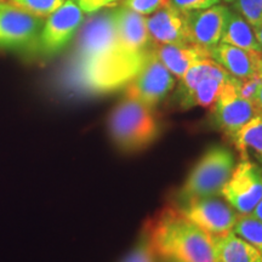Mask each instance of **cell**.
<instances>
[{
  "label": "cell",
  "instance_id": "cell-1",
  "mask_svg": "<svg viewBox=\"0 0 262 262\" xmlns=\"http://www.w3.org/2000/svg\"><path fill=\"white\" fill-rule=\"evenodd\" d=\"M150 48L137 50L118 34L116 42L106 50L84 63L66 68V89L79 95H100L125 88L142 70Z\"/></svg>",
  "mask_w": 262,
  "mask_h": 262
},
{
  "label": "cell",
  "instance_id": "cell-2",
  "mask_svg": "<svg viewBox=\"0 0 262 262\" xmlns=\"http://www.w3.org/2000/svg\"><path fill=\"white\" fill-rule=\"evenodd\" d=\"M158 256L175 262H214V235L188 220L178 206H165L145 226Z\"/></svg>",
  "mask_w": 262,
  "mask_h": 262
},
{
  "label": "cell",
  "instance_id": "cell-3",
  "mask_svg": "<svg viewBox=\"0 0 262 262\" xmlns=\"http://www.w3.org/2000/svg\"><path fill=\"white\" fill-rule=\"evenodd\" d=\"M155 108L133 98H124L108 119V131L118 149L125 153L147 148L158 139L159 122Z\"/></svg>",
  "mask_w": 262,
  "mask_h": 262
},
{
  "label": "cell",
  "instance_id": "cell-4",
  "mask_svg": "<svg viewBox=\"0 0 262 262\" xmlns=\"http://www.w3.org/2000/svg\"><path fill=\"white\" fill-rule=\"evenodd\" d=\"M235 166L234 156L228 148L214 146L196 162L179 192L178 201L221 195Z\"/></svg>",
  "mask_w": 262,
  "mask_h": 262
},
{
  "label": "cell",
  "instance_id": "cell-5",
  "mask_svg": "<svg viewBox=\"0 0 262 262\" xmlns=\"http://www.w3.org/2000/svg\"><path fill=\"white\" fill-rule=\"evenodd\" d=\"M229 75L231 74L211 58L196 62L183 75L182 79H180L181 107H211Z\"/></svg>",
  "mask_w": 262,
  "mask_h": 262
},
{
  "label": "cell",
  "instance_id": "cell-6",
  "mask_svg": "<svg viewBox=\"0 0 262 262\" xmlns=\"http://www.w3.org/2000/svg\"><path fill=\"white\" fill-rule=\"evenodd\" d=\"M45 18L24 11L9 2L0 3V48L37 55Z\"/></svg>",
  "mask_w": 262,
  "mask_h": 262
},
{
  "label": "cell",
  "instance_id": "cell-7",
  "mask_svg": "<svg viewBox=\"0 0 262 262\" xmlns=\"http://www.w3.org/2000/svg\"><path fill=\"white\" fill-rule=\"evenodd\" d=\"M239 83L241 79L229 75L211 106L212 122L228 137L233 136L242 126L260 113L254 101L239 94Z\"/></svg>",
  "mask_w": 262,
  "mask_h": 262
},
{
  "label": "cell",
  "instance_id": "cell-8",
  "mask_svg": "<svg viewBox=\"0 0 262 262\" xmlns=\"http://www.w3.org/2000/svg\"><path fill=\"white\" fill-rule=\"evenodd\" d=\"M84 12L74 3L66 0L45 19L38 42L37 55L44 58L56 56L70 44L83 24Z\"/></svg>",
  "mask_w": 262,
  "mask_h": 262
},
{
  "label": "cell",
  "instance_id": "cell-9",
  "mask_svg": "<svg viewBox=\"0 0 262 262\" xmlns=\"http://www.w3.org/2000/svg\"><path fill=\"white\" fill-rule=\"evenodd\" d=\"M221 196L239 214H250L262 201V166L251 159H243L233 172Z\"/></svg>",
  "mask_w": 262,
  "mask_h": 262
},
{
  "label": "cell",
  "instance_id": "cell-10",
  "mask_svg": "<svg viewBox=\"0 0 262 262\" xmlns=\"http://www.w3.org/2000/svg\"><path fill=\"white\" fill-rule=\"evenodd\" d=\"M175 85V77L170 73L150 48L148 57L135 78L125 86L127 98L140 101L155 108L166 97Z\"/></svg>",
  "mask_w": 262,
  "mask_h": 262
},
{
  "label": "cell",
  "instance_id": "cell-11",
  "mask_svg": "<svg viewBox=\"0 0 262 262\" xmlns=\"http://www.w3.org/2000/svg\"><path fill=\"white\" fill-rule=\"evenodd\" d=\"M219 196L187 199L176 206L198 227L212 235H221L233 229L239 212Z\"/></svg>",
  "mask_w": 262,
  "mask_h": 262
},
{
  "label": "cell",
  "instance_id": "cell-12",
  "mask_svg": "<svg viewBox=\"0 0 262 262\" xmlns=\"http://www.w3.org/2000/svg\"><path fill=\"white\" fill-rule=\"evenodd\" d=\"M146 26L153 44L191 42L189 12L182 11L170 2L162 9L148 15L146 18Z\"/></svg>",
  "mask_w": 262,
  "mask_h": 262
},
{
  "label": "cell",
  "instance_id": "cell-13",
  "mask_svg": "<svg viewBox=\"0 0 262 262\" xmlns=\"http://www.w3.org/2000/svg\"><path fill=\"white\" fill-rule=\"evenodd\" d=\"M228 15L229 8L222 4L189 12V37L192 44L209 50L221 42Z\"/></svg>",
  "mask_w": 262,
  "mask_h": 262
},
{
  "label": "cell",
  "instance_id": "cell-14",
  "mask_svg": "<svg viewBox=\"0 0 262 262\" xmlns=\"http://www.w3.org/2000/svg\"><path fill=\"white\" fill-rule=\"evenodd\" d=\"M209 56L232 77L248 79L258 74L262 52L219 42L214 48L209 49Z\"/></svg>",
  "mask_w": 262,
  "mask_h": 262
},
{
  "label": "cell",
  "instance_id": "cell-15",
  "mask_svg": "<svg viewBox=\"0 0 262 262\" xmlns=\"http://www.w3.org/2000/svg\"><path fill=\"white\" fill-rule=\"evenodd\" d=\"M153 51L159 61L178 79H182L196 62L210 58L209 50L196 44H153Z\"/></svg>",
  "mask_w": 262,
  "mask_h": 262
},
{
  "label": "cell",
  "instance_id": "cell-16",
  "mask_svg": "<svg viewBox=\"0 0 262 262\" xmlns=\"http://www.w3.org/2000/svg\"><path fill=\"white\" fill-rule=\"evenodd\" d=\"M212 257L214 262H262L261 251L233 231L214 235Z\"/></svg>",
  "mask_w": 262,
  "mask_h": 262
},
{
  "label": "cell",
  "instance_id": "cell-17",
  "mask_svg": "<svg viewBox=\"0 0 262 262\" xmlns=\"http://www.w3.org/2000/svg\"><path fill=\"white\" fill-rule=\"evenodd\" d=\"M221 42L233 45V47L237 48L247 49V50L262 52L253 27L245 21L243 16L232 8H229L228 19L227 24H226L224 34H222Z\"/></svg>",
  "mask_w": 262,
  "mask_h": 262
},
{
  "label": "cell",
  "instance_id": "cell-18",
  "mask_svg": "<svg viewBox=\"0 0 262 262\" xmlns=\"http://www.w3.org/2000/svg\"><path fill=\"white\" fill-rule=\"evenodd\" d=\"M229 139L241 153L242 160L254 156L262 164V112L242 126Z\"/></svg>",
  "mask_w": 262,
  "mask_h": 262
},
{
  "label": "cell",
  "instance_id": "cell-19",
  "mask_svg": "<svg viewBox=\"0 0 262 262\" xmlns=\"http://www.w3.org/2000/svg\"><path fill=\"white\" fill-rule=\"evenodd\" d=\"M232 231L262 253V221L253 214H239Z\"/></svg>",
  "mask_w": 262,
  "mask_h": 262
},
{
  "label": "cell",
  "instance_id": "cell-20",
  "mask_svg": "<svg viewBox=\"0 0 262 262\" xmlns=\"http://www.w3.org/2000/svg\"><path fill=\"white\" fill-rule=\"evenodd\" d=\"M6 2L28 14L47 18L52 12L56 11L66 0H6Z\"/></svg>",
  "mask_w": 262,
  "mask_h": 262
},
{
  "label": "cell",
  "instance_id": "cell-21",
  "mask_svg": "<svg viewBox=\"0 0 262 262\" xmlns=\"http://www.w3.org/2000/svg\"><path fill=\"white\" fill-rule=\"evenodd\" d=\"M231 8L243 16L254 31L262 26V0H235Z\"/></svg>",
  "mask_w": 262,
  "mask_h": 262
},
{
  "label": "cell",
  "instance_id": "cell-22",
  "mask_svg": "<svg viewBox=\"0 0 262 262\" xmlns=\"http://www.w3.org/2000/svg\"><path fill=\"white\" fill-rule=\"evenodd\" d=\"M170 0H125L124 6L142 16H148L162 9Z\"/></svg>",
  "mask_w": 262,
  "mask_h": 262
},
{
  "label": "cell",
  "instance_id": "cell-23",
  "mask_svg": "<svg viewBox=\"0 0 262 262\" xmlns=\"http://www.w3.org/2000/svg\"><path fill=\"white\" fill-rule=\"evenodd\" d=\"M155 251L145 237L141 239L140 243L130 251L122 262H155Z\"/></svg>",
  "mask_w": 262,
  "mask_h": 262
},
{
  "label": "cell",
  "instance_id": "cell-24",
  "mask_svg": "<svg viewBox=\"0 0 262 262\" xmlns=\"http://www.w3.org/2000/svg\"><path fill=\"white\" fill-rule=\"evenodd\" d=\"M221 0H170V3L182 11H196L205 10L216 4H220Z\"/></svg>",
  "mask_w": 262,
  "mask_h": 262
},
{
  "label": "cell",
  "instance_id": "cell-25",
  "mask_svg": "<svg viewBox=\"0 0 262 262\" xmlns=\"http://www.w3.org/2000/svg\"><path fill=\"white\" fill-rule=\"evenodd\" d=\"M120 0H74V3L81 9L84 14H95L100 10L111 8Z\"/></svg>",
  "mask_w": 262,
  "mask_h": 262
},
{
  "label": "cell",
  "instance_id": "cell-26",
  "mask_svg": "<svg viewBox=\"0 0 262 262\" xmlns=\"http://www.w3.org/2000/svg\"><path fill=\"white\" fill-rule=\"evenodd\" d=\"M258 74H260L261 83H260V86H258V90L256 93V96H255L254 102L258 107L260 112H262V60H261V66H260V71H258Z\"/></svg>",
  "mask_w": 262,
  "mask_h": 262
},
{
  "label": "cell",
  "instance_id": "cell-27",
  "mask_svg": "<svg viewBox=\"0 0 262 262\" xmlns=\"http://www.w3.org/2000/svg\"><path fill=\"white\" fill-rule=\"evenodd\" d=\"M250 214H253L255 217H257L258 220H261L262 221V201L258 203V204L255 206L254 208V210L250 212Z\"/></svg>",
  "mask_w": 262,
  "mask_h": 262
},
{
  "label": "cell",
  "instance_id": "cell-28",
  "mask_svg": "<svg viewBox=\"0 0 262 262\" xmlns=\"http://www.w3.org/2000/svg\"><path fill=\"white\" fill-rule=\"evenodd\" d=\"M255 35H256V39H257V41H258V44H260V47H261V50H262V26L258 29H256V31H255Z\"/></svg>",
  "mask_w": 262,
  "mask_h": 262
},
{
  "label": "cell",
  "instance_id": "cell-29",
  "mask_svg": "<svg viewBox=\"0 0 262 262\" xmlns=\"http://www.w3.org/2000/svg\"><path fill=\"white\" fill-rule=\"evenodd\" d=\"M222 2L227 3V4H232V3H234V2H235V0H222Z\"/></svg>",
  "mask_w": 262,
  "mask_h": 262
},
{
  "label": "cell",
  "instance_id": "cell-30",
  "mask_svg": "<svg viewBox=\"0 0 262 262\" xmlns=\"http://www.w3.org/2000/svg\"><path fill=\"white\" fill-rule=\"evenodd\" d=\"M2 2H5V0H0V3H2Z\"/></svg>",
  "mask_w": 262,
  "mask_h": 262
},
{
  "label": "cell",
  "instance_id": "cell-31",
  "mask_svg": "<svg viewBox=\"0 0 262 262\" xmlns=\"http://www.w3.org/2000/svg\"><path fill=\"white\" fill-rule=\"evenodd\" d=\"M172 262H175V261H172Z\"/></svg>",
  "mask_w": 262,
  "mask_h": 262
}]
</instances>
